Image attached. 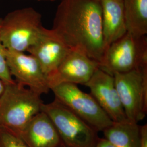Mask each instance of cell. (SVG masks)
<instances>
[{
  "label": "cell",
  "instance_id": "6da1fadb",
  "mask_svg": "<svg viewBox=\"0 0 147 147\" xmlns=\"http://www.w3.org/2000/svg\"><path fill=\"white\" fill-rule=\"evenodd\" d=\"M52 30L69 48L100 62L105 51L100 0H61Z\"/></svg>",
  "mask_w": 147,
  "mask_h": 147
},
{
  "label": "cell",
  "instance_id": "7a4b0ae2",
  "mask_svg": "<svg viewBox=\"0 0 147 147\" xmlns=\"http://www.w3.org/2000/svg\"><path fill=\"white\" fill-rule=\"evenodd\" d=\"M5 84L0 96V129L19 136L32 119L42 111L40 95L17 82Z\"/></svg>",
  "mask_w": 147,
  "mask_h": 147
},
{
  "label": "cell",
  "instance_id": "3957f363",
  "mask_svg": "<svg viewBox=\"0 0 147 147\" xmlns=\"http://www.w3.org/2000/svg\"><path fill=\"white\" fill-rule=\"evenodd\" d=\"M45 27L40 13L32 7L8 13L0 22V39L5 49L25 53L42 36Z\"/></svg>",
  "mask_w": 147,
  "mask_h": 147
},
{
  "label": "cell",
  "instance_id": "277c9868",
  "mask_svg": "<svg viewBox=\"0 0 147 147\" xmlns=\"http://www.w3.org/2000/svg\"><path fill=\"white\" fill-rule=\"evenodd\" d=\"M99 64V68L112 76L147 67V36L127 32L105 50Z\"/></svg>",
  "mask_w": 147,
  "mask_h": 147
},
{
  "label": "cell",
  "instance_id": "5b68a950",
  "mask_svg": "<svg viewBox=\"0 0 147 147\" xmlns=\"http://www.w3.org/2000/svg\"><path fill=\"white\" fill-rule=\"evenodd\" d=\"M42 111L53 122L65 146L94 147L98 142V132L56 98L50 103H44Z\"/></svg>",
  "mask_w": 147,
  "mask_h": 147
},
{
  "label": "cell",
  "instance_id": "8992f818",
  "mask_svg": "<svg viewBox=\"0 0 147 147\" xmlns=\"http://www.w3.org/2000/svg\"><path fill=\"white\" fill-rule=\"evenodd\" d=\"M55 98L96 131L102 132L113 123L90 94L77 84L65 83L51 88Z\"/></svg>",
  "mask_w": 147,
  "mask_h": 147
},
{
  "label": "cell",
  "instance_id": "52a82bcc",
  "mask_svg": "<svg viewBox=\"0 0 147 147\" xmlns=\"http://www.w3.org/2000/svg\"><path fill=\"white\" fill-rule=\"evenodd\" d=\"M113 77L127 121L138 124L147 114V67Z\"/></svg>",
  "mask_w": 147,
  "mask_h": 147
},
{
  "label": "cell",
  "instance_id": "ba28073f",
  "mask_svg": "<svg viewBox=\"0 0 147 147\" xmlns=\"http://www.w3.org/2000/svg\"><path fill=\"white\" fill-rule=\"evenodd\" d=\"M99 67V62L82 50L71 49L58 68L47 76L50 88L65 83L85 86Z\"/></svg>",
  "mask_w": 147,
  "mask_h": 147
},
{
  "label": "cell",
  "instance_id": "9c48e42d",
  "mask_svg": "<svg viewBox=\"0 0 147 147\" xmlns=\"http://www.w3.org/2000/svg\"><path fill=\"white\" fill-rule=\"evenodd\" d=\"M5 53L10 73L16 82L40 95L50 90L47 76L33 56L5 49Z\"/></svg>",
  "mask_w": 147,
  "mask_h": 147
},
{
  "label": "cell",
  "instance_id": "30bf717a",
  "mask_svg": "<svg viewBox=\"0 0 147 147\" xmlns=\"http://www.w3.org/2000/svg\"><path fill=\"white\" fill-rule=\"evenodd\" d=\"M85 86L89 88L90 94L113 122L127 121L113 76L98 68Z\"/></svg>",
  "mask_w": 147,
  "mask_h": 147
},
{
  "label": "cell",
  "instance_id": "8fae6325",
  "mask_svg": "<svg viewBox=\"0 0 147 147\" xmlns=\"http://www.w3.org/2000/svg\"><path fill=\"white\" fill-rule=\"evenodd\" d=\"M70 49L52 29L44 28L42 36L27 52L37 59L47 76L58 68Z\"/></svg>",
  "mask_w": 147,
  "mask_h": 147
},
{
  "label": "cell",
  "instance_id": "7c38bea8",
  "mask_svg": "<svg viewBox=\"0 0 147 147\" xmlns=\"http://www.w3.org/2000/svg\"><path fill=\"white\" fill-rule=\"evenodd\" d=\"M19 136L28 147H57L62 143L53 122L42 111L32 119Z\"/></svg>",
  "mask_w": 147,
  "mask_h": 147
},
{
  "label": "cell",
  "instance_id": "4fadbf2b",
  "mask_svg": "<svg viewBox=\"0 0 147 147\" xmlns=\"http://www.w3.org/2000/svg\"><path fill=\"white\" fill-rule=\"evenodd\" d=\"M105 50L126 32L123 0H100Z\"/></svg>",
  "mask_w": 147,
  "mask_h": 147
},
{
  "label": "cell",
  "instance_id": "5bb4252c",
  "mask_svg": "<svg viewBox=\"0 0 147 147\" xmlns=\"http://www.w3.org/2000/svg\"><path fill=\"white\" fill-rule=\"evenodd\" d=\"M140 126L128 121L113 122L102 132L104 138L115 147H141Z\"/></svg>",
  "mask_w": 147,
  "mask_h": 147
},
{
  "label": "cell",
  "instance_id": "9a60e30c",
  "mask_svg": "<svg viewBox=\"0 0 147 147\" xmlns=\"http://www.w3.org/2000/svg\"><path fill=\"white\" fill-rule=\"evenodd\" d=\"M127 32L136 36L147 34V0H123Z\"/></svg>",
  "mask_w": 147,
  "mask_h": 147
},
{
  "label": "cell",
  "instance_id": "2e32d148",
  "mask_svg": "<svg viewBox=\"0 0 147 147\" xmlns=\"http://www.w3.org/2000/svg\"><path fill=\"white\" fill-rule=\"evenodd\" d=\"M0 147H28L18 135L11 132L0 129Z\"/></svg>",
  "mask_w": 147,
  "mask_h": 147
},
{
  "label": "cell",
  "instance_id": "e0dca14e",
  "mask_svg": "<svg viewBox=\"0 0 147 147\" xmlns=\"http://www.w3.org/2000/svg\"><path fill=\"white\" fill-rule=\"evenodd\" d=\"M1 18H0L1 22ZM0 80L5 84H12L15 82L11 75L5 57V48L0 39Z\"/></svg>",
  "mask_w": 147,
  "mask_h": 147
},
{
  "label": "cell",
  "instance_id": "ac0fdd59",
  "mask_svg": "<svg viewBox=\"0 0 147 147\" xmlns=\"http://www.w3.org/2000/svg\"><path fill=\"white\" fill-rule=\"evenodd\" d=\"M141 147H147V124L140 126Z\"/></svg>",
  "mask_w": 147,
  "mask_h": 147
},
{
  "label": "cell",
  "instance_id": "d6986e66",
  "mask_svg": "<svg viewBox=\"0 0 147 147\" xmlns=\"http://www.w3.org/2000/svg\"><path fill=\"white\" fill-rule=\"evenodd\" d=\"M94 147H115L105 138H100Z\"/></svg>",
  "mask_w": 147,
  "mask_h": 147
},
{
  "label": "cell",
  "instance_id": "ffe728a7",
  "mask_svg": "<svg viewBox=\"0 0 147 147\" xmlns=\"http://www.w3.org/2000/svg\"><path fill=\"white\" fill-rule=\"evenodd\" d=\"M5 84L0 80V96L2 94L4 89H5Z\"/></svg>",
  "mask_w": 147,
  "mask_h": 147
},
{
  "label": "cell",
  "instance_id": "44dd1931",
  "mask_svg": "<svg viewBox=\"0 0 147 147\" xmlns=\"http://www.w3.org/2000/svg\"><path fill=\"white\" fill-rule=\"evenodd\" d=\"M38 1H50V2H54V1H57V0H36ZM61 1V0H60Z\"/></svg>",
  "mask_w": 147,
  "mask_h": 147
},
{
  "label": "cell",
  "instance_id": "7402d4cb",
  "mask_svg": "<svg viewBox=\"0 0 147 147\" xmlns=\"http://www.w3.org/2000/svg\"><path fill=\"white\" fill-rule=\"evenodd\" d=\"M67 147L66 146H65L64 144H63V143H61L59 146H58V147Z\"/></svg>",
  "mask_w": 147,
  "mask_h": 147
}]
</instances>
